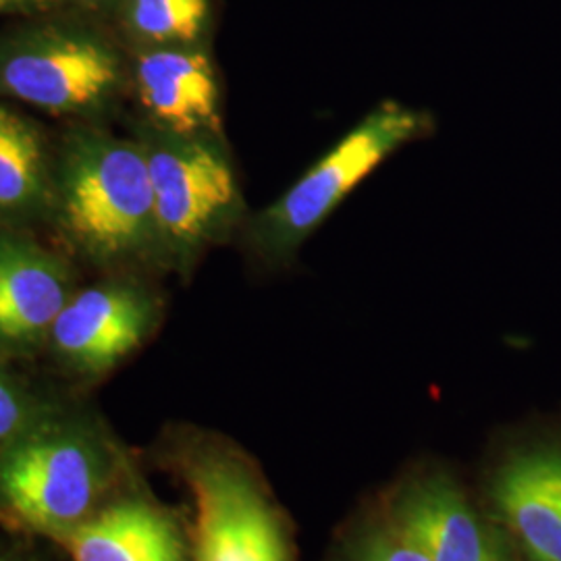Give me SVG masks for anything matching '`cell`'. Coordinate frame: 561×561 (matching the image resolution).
I'll return each mask as SVG.
<instances>
[{"instance_id":"obj_3","label":"cell","mask_w":561,"mask_h":561,"mask_svg":"<svg viewBox=\"0 0 561 561\" xmlns=\"http://www.w3.org/2000/svg\"><path fill=\"white\" fill-rule=\"evenodd\" d=\"M433 117L382 101L279 198L245 222V245L266 268H285L343 198L401 146L424 138Z\"/></svg>"},{"instance_id":"obj_16","label":"cell","mask_w":561,"mask_h":561,"mask_svg":"<svg viewBox=\"0 0 561 561\" xmlns=\"http://www.w3.org/2000/svg\"><path fill=\"white\" fill-rule=\"evenodd\" d=\"M42 421L41 410L18 382L0 373V449Z\"/></svg>"},{"instance_id":"obj_9","label":"cell","mask_w":561,"mask_h":561,"mask_svg":"<svg viewBox=\"0 0 561 561\" xmlns=\"http://www.w3.org/2000/svg\"><path fill=\"white\" fill-rule=\"evenodd\" d=\"M484 505L526 561H561V443H528L486 474Z\"/></svg>"},{"instance_id":"obj_14","label":"cell","mask_w":561,"mask_h":561,"mask_svg":"<svg viewBox=\"0 0 561 561\" xmlns=\"http://www.w3.org/2000/svg\"><path fill=\"white\" fill-rule=\"evenodd\" d=\"M119 7L125 30L141 48L201 44L210 21L208 0H121Z\"/></svg>"},{"instance_id":"obj_1","label":"cell","mask_w":561,"mask_h":561,"mask_svg":"<svg viewBox=\"0 0 561 561\" xmlns=\"http://www.w3.org/2000/svg\"><path fill=\"white\" fill-rule=\"evenodd\" d=\"M53 208L62 236L99 264L161 262L146 148L104 131L65 141L53 180Z\"/></svg>"},{"instance_id":"obj_17","label":"cell","mask_w":561,"mask_h":561,"mask_svg":"<svg viewBox=\"0 0 561 561\" xmlns=\"http://www.w3.org/2000/svg\"><path fill=\"white\" fill-rule=\"evenodd\" d=\"M57 0H0V13L7 11H21V9H34V7H46Z\"/></svg>"},{"instance_id":"obj_6","label":"cell","mask_w":561,"mask_h":561,"mask_svg":"<svg viewBox=\"0 0 561 561\" xmlns=\"http://www.w3.org/2000/svg\"><path fill=\"white\" fill-rule=\"evenodd\" d=\"M121 83L119 55L80 30L42 27L0 50V90L53 115L96 111Z\"/></svg>"},{"instance_id":"obj_8","label":"cell","mask_w":561,"mask_h":561,"mask_svg":"<svg viewBox=\"0 0 561 561\" xmlns=\"http://www.w3.org/2000/svg\"><path fill=\"white\" fill-rule=\"evenodd\" d=\"M161 319V301L131 280H108L71 296L50 331L59 360L102 377L136 352Z\"/></svg>"},{"instance_id":"obj_18","label":"cell","mask_w":561,"mask_h":561,"mask_svg":"<svg viewBox=\"0 0 561 561\" xmlns=\"http://www.w3.org/2000/svg\"><path fill=\"white\" fill-rule=\"evenodd\" d=\"M81 7H85V9H90V11H104V9H108V7H113L115 2H121V0H78Z\"/></svg>"},{"instance_id":"obj_10","label":"cell","mask_w":561,"mask_h":561,"mask_svg":"<svg viewBox=\"0 0 561 561\" xmlns=\"http://www.w3.org/2000/svg\"><path fill=\"white\" fill-rule=\"evenodd\" d=\"M134 85L150 127L183 138L222 141L219 80L201 44L141 48Z\"/></svg>"},{"instance_id":"obj_15","label":"cell","mask_w":561,"mask_h":561,"mask_svg":"<svg viewBox=\"0 0 561 561\" xmlns=\"http://www.w3.org/2000/svg\"><path fill=\"white\" fill-rule=\"evenodd\" d=\"M331 561H428V558L389 518L379 502L358 514L341 533Z\"/></svg>"},{"instance_id":"obj_13","label":"cell","mask_w":561,"mask_h":561,"mask_svg":"<svg viewBox=\"0 0 561 561\" xmlns=\"http://www.w3.org/2000/svg\"><path fill=\"white\" fill-rule=\"evenodd\" d=\"M53 201V178L34 123L0 106V217H32Z\"/></svg>"},{"instance_id":"obj_11","label":"cell","mask_w":561,"mask_h":561,"mask_svg":"<svg viewBox=\"0 0 561 561\" xmlns=\"http://www.w3.org/2000/svg\"><path fill=\"white\" fill-rule=\"evenodd\" d=\"M73 296L69 264L18 233H0V354H32Z\"/></svg>"},{"instance_id":"obj_7","label":"cell","mask_w":561,"mask_h":561,"mask_svg":"<svg viewBox=\"0 0 561 561\" xmlns=\"http://www.w3.org/2000/svg\"><path fill=\"white\" fill-rule=\"evenodd\" d=\"M381 505L428 561H518L516 545L491 510L433 461L408 470Z\"/></svg>"},{"instance_id":"obj_12","label":"cell","mask_w":561,"mask_h":561,"mask_svg":"<svg viewBox=\"0 0 561 561\" xmlns=\"http://www.w3.org/2000/svg\"><path fill=\"white\" fill-rule=\"evenodd\" d=\"M55 541L73 561H192L190 535L180 522L141 495L104 503Z\"/></svg>"},{"instance_id":"obj_5","label":"cell","mask_w":561,"mask_h":561,"mask_svg":"<svg viewBox=\"0 0 561 561\" xmlns=\"http://www.w3.org/2000/svg\"><path fill=\"white\" fill-rule=\"evenodd\" d=\"M141 144L152 181L162 264L187 273L243 219L240 183L222 141L148 127Z\"/></svg>"},{"instance_id":"obj_4","label":"cell","mask_w":561,"mask_h":561,"mask_svg":"<svg viewBox=\"0 0 561 561\" xmlns=\"http://www.w3.org/2000/svg\"><path fill=\"white\" fill-rule=\"evenodd\" d=\"M115 451L81 422L44 421L0 449V510L57 539L104 505Z\"/></svg>"},{"instance_id":"obj_19","label":"cell","mask_w":561,"mask_h":561,"mask_svg":"<svg viewBox=\"0 0 561 561\" xmlns=\"http://www.w3.org/2000/svg\"><path fill=\"white\" fill-rule=\"evenodd\" d=\"M0 561H23L20 558H0Z\"/></svg>"},{"instance_id":"obj_2","label":"cell","mask_w":561,"mask_h":561,"mask_svg":"<svg viewBox=\"0 0 561 561\" xmlns=\"http://www.w3.org/2000/svg\"><path fill=\"white\" fill-rule=\"evenodd\" d=\"M171 445L169 460L194 505L192 561H298L294 526L245 451L202 431Z\"/></svg>"}]
</instances>
